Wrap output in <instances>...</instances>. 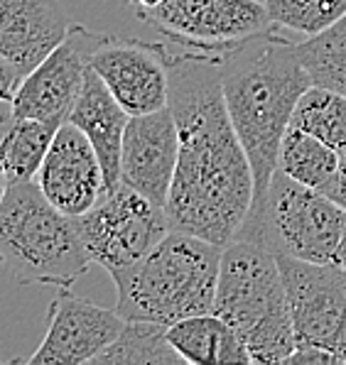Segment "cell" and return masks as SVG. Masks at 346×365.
Instances as JSON below:
<instances>
[{
	"label": "cell",
	"mask_w": 346,
	"mask_h": 365,
	"mask_svg": "<svg viewBox=\"0 0 346 365\" xmlns=\"http://www.w3.org/2000/svg\"><path fill=\"white\" fill-rule=\"evenodd\" d=\"M170 108L180 133L170 228L231 243L253 204V170L226 108L224 57L170 52Z\"/></svg>",
	"instance_id": "cell-1"
},
{
	"label": "cell",
	"mask_w": 346,
	"mask_h": 365,
	"mask_svg": "<svg viewBox=\"0 0 346 365\" xmlns=\"http://www.w3.org/2000/svg\"><path fill=\"white\" fill-rule=\"evenodd\" d=\"M312 86L295 42L278 30L245 39L224 54V98L253 170V204L243 223L255 221L265 206L268 187L295 106Z\"/></svg>",
	"instance_id": "cell-2"
},
{
	"label": "cell",
	"mask_w": 346,
	"mask_h": 365,
	"mask_svg": "<svg viewBox=\"0 0 346 365\" xmlns=\"http://www.w3.org/2000/svg\"><path fill=\"white\" fill-rule=\"evenodd\" d=\"M224 245L199 235L170 231L141 262L111 274L116 312L126 322L172 327L214 309Z\"/></svg>",
	"instance_id": "cell-3"
},
{
	"label": "cell",
	"mask_w": 346,
	"mask_h": 365,
	"mask_svg": "<svg viewBox=\"0 0 346 365\" xmlns=\"http://www.w3.org/2000/svg\"><path fill=\"white\" fill-rule=\"evenodd\" d=\"M211 312L236 329L258 365L288 363L297 348L280 262L255 243L233 238L224 245Z\"/></svg>",
	"instance_id": "cell-4"
},
{
	"label": "cell",
	"mask_w": 346,
	"mask_h": 365,
	"mask_svg": "<svg viewBox=\"0 0 346 365\" xmlns=\"http://www.w3.org/2000/svg\"><path fill=\"white\" fill-rule=\"evenodd\" d=\"M91 257L76 223L42 194L37 182H13L0 204V267L18 284L71 287Z\"/></svg>",
	"instance_id": "cell-5"
},
{
	"label": "cell",
	"mask_w": 346,
	"mask_h": 365,
	"mask_svg": "<svg viewBox=\"0 0 346 365\" xmlns=\"http://www.w3.org/2000/svg\"><path fill=\"white\" fill-rule=\"evenodd\" d=\"M344 233V206L320 189L295 182L278 167L268 187L260 216L243 223L236 238L260 245L273 255L339 265Z\"/></svg>",
	"instance_id": "cell-6"
},
{
	"label": "cell",
	"mask_w": 346,
	"mask_h": 365,
	"mask_svg": "<svg viewBox=\"0 0 346 365\" xmlns=\"http://www.w3.org/2000/svg\"><path fill=\"white\" fill-rule=\"evenodd\" d=\"M74 223L91 262L108 274L141 262L172 231L165 206L123 182L91 211L74 216Z\"/></svg>",
	"instance_id": "cell-7"
},
{
	"label": "cell",
	"mask_w": 346,
	"mask_h": 365,
	"mask_svg": "<svg viewBox=\"0 0 346 365\" xmlns=\"http://www.w3.org/2000/svg\"><path fill=\"white\" fill-rule=\"evenodd\" d=\"M138 18L184 52L219 57L245 39L278 30L260 0H163Z\"/></svg>",
	"instance_id": "cell-8"
},
{
	"label": "cell",
	"mask_w": 346,
	"mask_h": 365,
	"mask_svg": "<svg viewBox=\"0 0 346 365\" xmlns=\"http://www.w3.org/2000/svg\"><path fill=\"white\" fill-rule=\"evenodd\" d=\"M285 279L297 346H317L346 365V267L275 255Z\"/></svg>",
	"instance_id": "cell-9"
},
{
	"label": "cell",
	"mask_w": 346,
	"mask_h": 365,
	"mask_svg": "<svg viewBox=\"0 0 346 365\" xmlns=\"http://www.w3.org/2000/svg\"><path fill=\"white\" fill-rule=\"evenodd\" d=\"M101 37L103 32H93L74 22L69 35L30 74H25L10 103V118H37L59 125L69 120L91 69V54Z\"/></svg>",
	"instance_id": "cell-10"
},
{
	"label": "cell",
	"mask_w": 346,
	"mask_h": 365,
	"mask_svg": "<svg viewBox=\"0 0 346 365\" xmlns=\"http://www.w3.org/2000/svg\"><path fill=\"white\" fill-rule=\"evenodd\" d=\"M91 69L131 115L170 106V49L165 44L103 35L91 54Z\"/></svg>",
	"instance_id": "cell-11"
},
{
	"label": "cell",
	"mask_w": 346,
	"mask_h": 365,
	"mask_svg": "<svg viewBox=\"0 0 346 365\" xmlns=\"http://www.w3.org/2000/svg\"><path fill=\"white\" fill-rule=\"evenodd\" d=\"M126 319L116 309L61 287L47 309V331L40 348L27 358L30 365H81L93 363L98 353L118 339Z\"/></svg>",
	"instance_id": "cell-12"
},
{
	"label": "cell",
	"mask_w": 346,
	"mask_h": 365,
	"mask_svg": "<svg viewBox=\"0 0 346 365\" xmlns=\"http://www.w3.org/2000/svg\"><path fill=\"white\" fill-rule=\"evenodd\" d=\"M35 182L42 194L71 218L91 211L108 194L96 150L69 120L59 125Z\"/></svg>",
	"instance_id": "cell-13"
},
{
	"label": "cell",
	"mask_w": 346,
	"mask_h": 365,
	"mask_svg": "<svg viewBox=\"0 0 346 365\" xmlns=\"http://www.w3.org/2000/svg\"><path fill=\"white\" fill-rule=\"evenodd\" d=\"M180 157V133L172 108L131 115L123 138L121 182L165 206Z\"/></svg>",
	"instance_id": "cell-14"
},
{
	"label": "cell",
	"mask_w": 346,
	"mask_h": 365,
	"mask_svg": "<svg viewBox=\"0 0 346 365\" xmlns=\"http://www.w3.org/2000/svg\"><path fill=\"white\" fill-rule=\"evenodd\" d=\"M71 25L61 0H0V54L30 74Z\"/></svg>",
	"instance_id": "cell-15"
},
{
	"label": "cell",
	"mask_w": 346,
	"mask_h": 365,
	"mask_svg": "<svg viewBox=\"0 0 346 365\" xmlns=\"http://www.w3.org/2000/svg\"><path fill=\"white\" fill-rule=\"evenodd\" d=\"M128 120H131V113L116 101L103 78L93 69H88L81 96L69 113V123H74L96 150L108 192L121 184L123 138H126Z\"/></svg>",
	"instance_id": "cell-16"
},
{
	"label": "cell",
	"mask_w": 346,
	"mask_h": 365,
	"mask_svg": "<svg viewBox=\"0 0 346 365\" xmlns=\"http://www.w3.org/2000/svg\"><path fill=\"white\" fill-rule=\"evenodd\" d=\"M167 339L175 351L192 365L253 363L236 329L214 312L194 314L167 327Z\"/></svg>",
	"instance_id": "cell-17"
},
{
	"label": "cell",
	"mask_w": 346,
	"mask_h": 365,
	"mask_svg": "<svg viewBox=\"0 0 346 365\" xmlns=\"http://www.w3.org/2000/svg\"><path fill=\"white\" fill-rule=\"evenodd\" d=\"M278 167L295 182L322 192L342 167V155L325 140L290 125L280 145Z\"/></svg>",
	"instance_id": "cell-18"
},
{
	"label": "cell",
	"mask_w": 346,
	"mask_h": 365,
	"mask_svg": "<svg viewBox=\"0 0 346 365\" xmlns=\"http://www.w3.org/2000/svg\"><path fill=\"white\" fill-rule=\"evenodd\" d=\"M184 358L167 339V327L153 322H126V327L93 365H177Z\"/></svg>",
	"instance_id": "cell-19"
},
{
	"label": "cell",
	"mask_w": 346,
	"mask_h": 365,
	"mask_svg": "<svg viewBox=\"0 0 346 365\" xmlns=\"http://www.w3.org/2000/svg\"><path fill=\"white\" fill-rule=\"evenodd\" d=\"M57 130L59 123L37 120V118H13L3 135L5 167H8L10 182H35Z\"/></svg>",
	"instance_id": "cell-20"
},
{
	"label": "cell",
	"mask_w": 346,
	"mask_h": 365,
	"mask_svg": "<svg viewBox=\"0 0 346 365\" xmlns=\"http://www.w3.org/2000/svg\"><path fill=\"white\" fill-rule=\"evenodd\" d=\"M312 86H325L346 96V15L327 30L295 44Z\"/></svg>",
	"instance_id": "cell-21"
},
{
	"label": "cell",
	"mask_w": 346,
	"mask_h": 365,
	"mask_svg": "<svg viewBox=\"0 0 346 365\" xmlns=\"http://www.w3.org/2000/svg\"><path fill=\"white\" fill-rule=\"evenodd\" d=\"M292 128L315 135L346 155V96L325 86H310L295 106Z\"/></svg>",
	"instance_id": "cell-22"
},
{
	"label": "cell",
	"mask_w": 346,
	"mask_h": 365,
	"mask_svg": "<svg viewBox=\"0 0 346 365\" xmlns=\"http://www.w3.org/2000/svg\"><path fill=\"white\" fill-rule=\"evenodd\" d=\"M270 20L302 35H317L346 15V0H265Z\"/></svg>",
	"instance_id": "cell-23"
},
{
	"label": "cell",
	"mask_w": 346,
	"mask_h": 365,
	"mask_svg": "<svg viewBox=\"0 0 346 365\" xmlns=\"http://www.w3.org/2000/svg\"><path fill=\"white\" fill-rule=\"evenodd\" d=\"M25 74L8 57L0 54V103H13Z\"/></svg>",
	"instance_id": "cell-24"
},
{
	"label": "cell",
	"mask_w": 346,
	"mask_h": 365,
	"mask_svg": "<svg viewBox=\"0 0 346 365\" xmlns=\"http://www.w3.org/2000/svg\"><path fill=\"white\" fill-rule=\"evenodd\" d=\"M288 363H322V365H337V356L334 353L325 351V348H317V346H297L295 353L288 358Z\"/></svg>",
	"instance_id": "cell-25"
},
{
	"label": "cell",
	"mask_w": 346,
	"mask_h": 365,
	"mask_svg": "<svg viewBox=\"0 0 346 365\" xmlns=\"http://www.w3.org/2000/svg\"><path fill=\"white\" fill-rule=\"evenodd\" d=\"M322 192L329 194L337 204H342L346 209V155H342V167H339V172L334 174V179L322 189Z\"/></svg>",
	"instance_id": "cell-26"
},
{
	"label": "cell",
	"mask_w": 346,
	"mask_h": 365,
	"mask_svg": "<svg viewBox=\"0 0 346 365\" xmlns=\"http://www.w3.org/2000/svg\"><path fill=\"white\" fill-rule=\"evenodd\" d=\"M10 174H8V167H5V145L3 140H0V204H3L5 194H8L10 189Z\"/></svg>",
	"instance_id": "cell-27"
},
{
	"label": "cell",
	"mask_w": 346,
	"mask_h": 365,
	"mask_svg": "<svg viewBox=\"0 0 346 365\" xmlns=\"http://www.w3.org/2000/svg\"><path fill=\"white\" fill-rule=\"evenodd\" d=\"M131 5H136V10L138 13H143V10H153V8H158L163 0H128Z\"/></svg>",
	"instance_id": "cell-28"
},
{
	"label": "cell",
	"mask_w": 346,
	"mask_h": 365,
	"mask_svg": "<svg viewBox=\"0 0 346 365\" xmlns=\"http://www.w3.org/2000/svg\"><path fill=\"white\" fill-rule=\"evenodd\" d=\"M339 265L346 267V233H344V243H342V252H339Z\"/></svg>",
	"instance_id": "cell-29"
},
{
	"label": "cell",
	"mask_w": 346,
	"mask_h": 365,
	"mask_svg": "<svg viewBox=\"0 0 346 365\" xmlns=\"http://www.w3.org/2000/svg\"><path fill=\"white\" fill-rule=\"evenodd\" d=\"M3 125H5V118H3V115H0V128H3Z\"/></svg>",
	"instance_id": "cell-30"
},
{
	"label": "cell",
	"mask_w": 346,
	"mask_h": 365,
	"mask_svg": "<svg viewBox=\"0 0 346 365\" xmlns=\"http://www.w3.org/2000/svg\"><path fill=\"white\" fill-rule=\"evenodd\" d=\"M0 361H3V358H0Z\"/></svg>",
	"instance_id": "cell-31"
}]
</instances>
